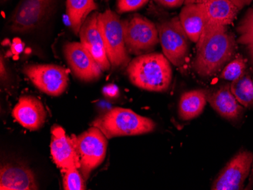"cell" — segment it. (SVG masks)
Instances as JSON below:
<instances>
[{"label":"cell","mask_w":253,"mask_h":190,"mask_svg":"<svg viewBox=\"0 0 253 190\" xmlns=\"http://www.w3.org/2000/svg\"><path fill=\"white\" fill-rule=\"evenodd\" d=\"M197 56L193 69L199 76L210 77L221 71L233 57L237 43L227 26L206 24L197 42Z\"/></svg>","instance_id":"6da1fadb"},{"label":"cell","mask_w":253,"mask_h":190,"mask_svg":"<svg viewBox=\"0 0 253 190\" xmlns=\"http://www.w3.org/2000/svg\"><path fill=\"white\" fill-rule=\"evenodd\" d=\"M126 72L131 83L147 91H166L172 81L170 62L159 52L138 55L126 66Z\"/></svg>","instance_id":"7a4b0ae2"},{"label":"cell","mask_w":253,"mask_h":190,"mask_svg":"<svg viewBox=\"0 0 253 190\" xmlns=\"http://www.w3.org/2000/svg\"><path fill=\"white\" fill-rule=\"evenodd\" d=\"M91 125L99 128L108 140L152 133L156 127L152 119L136 114L131 109L123 108L111 109L96 117Z\"/></svg>","instance_id":"3957f363"},{"label":"cell","mask_w":253,"mask_h":190,"mask_svg":"<svg viewBox=\"0 0 253 190\" xmlns=\"http://www.w3.org/2000/svg\"><path fill=\"white\" fill-rule=\"evenodd\" d=\"M98 26L112 68H126L131 59L125 46L123 20L116 12L107 9L98 14Z\"/></svg>","instance_id":"277c9868"},{"label":"cell","mask_w":253,"mask_h":190,"mask_svg":"<svg viewBox=\"0 0 253 190\" xmlns=\"http://www.w3.org/2000/svg\"><path fill=\"white\" fill-rule=\"evenodd\" d=\"M56 0H21L8 20L10 31L28 34L42 26L52 15Z\"/></svg>","instance_id":"5b68a950"},{"label":"cell","mask_w":253,"mask_h":190,"mask_svg":"<svg viewBox=\"0 0 253 190\" xmlns=\"http://www.w3.org/2000/svg\"><path fill=\"white\" fill-rule=\"evenodd\" d=\"M79 155L80 171L86 181L91 172L106 158L108 139L97 127H92L78 136L72 135Z\"/></svg>","instance_id":"8992f818"},{"label":"cell","mask_w":253,"mask_h":190,"mask_svg":"<svg viewBox=\"0 0 253 190\" xmlns=\"http://www.w3.org/2000/svg\"><path fill=\"white\" fill-rule=\"evenodd\" d=\"M123 26L125 46L130 55L150 53L159 43L157 26L145 17L133 15L123 20Z\"/></svg>","instance_id":"52a82bcc"},{"label":"cell","mask_w":253,"mask_h":190,"mask_svg":"<svg viewBox=\"0 0 253 190\" xmlns=\"http://www.w3.org/2000/svg\"><path fill=\"white\" fill-rule=\"evenodd\" d=\"M156 26L163 54L174 66L181 67L185 63L190 52V39L180 24L179 17L163 21Z\"/></svg>","instance_id":"ba28073f"},{"label":"cell","mask_w":253,"mask_h":190,"mask_svg":"<svg viewBox=\"0 0 253 190\" xmlns=\"http://www.w3.org/2000/svg\"><path fill=\"white\" fill-rule=\"evenodd\" d=\"M23 72L34 86L49 96H61L68 88L69 81L68 70L60 65H29L23 69Z\"/></svg>","instance_id":"9c48e42d"},{"label":"cell","mask_w":253,"mask_h":190,"mask_svg":"<svg viewBox=\"0 0 253 190\" xmlns=\"http://www.w3.org/2000/svg\"><path fill=\"white\" fill-rule=\"evenodd\" d=\"M253 159V152L240 150L216 177L211 190H244V183L251 171Z\"/></svg>","instance_id":"30bf717a"},{"label":"cell","mask_w":253,"mask_h":190,"mask_svg":"<svg viewBox=\"0 0 253 190\" xmlns=\"http://www.w3.org/2000/svg\"><path fill=\"white\" fill-rule=\"evenodd\" d=\"M63 53L72 73L80 80L94 81L102 76L103 71L82 42H66Z\"/></svg>","instance_id":"8fae6325"},{"label":"cell","mask_w":253,"mask_h":190,"mask_svg":"<svg viewBox=\"0 0 253 190\" xmlns=\"http://www.w3.org/2000/svg\"><path fill=\"white\" fill-rule=\"evenodd\" d=\"M98 14L99 12H93L86 18L79 32L80 39L82 45L99 64L102 70L106 72L112 66L98 26Z\"/></svg>","instance_id":"7c38bea8"},{"label":"cell","mask_w":253,"mask_h":190,"mask_svg":"<svg viewBox=\"0 0 253 190\" xmlns=\"http://www.w3.org/2000/svg\"><path fill=\"white\" fill-rule=\"evenodd\" d=\"M51 134V155L57 167L62 171L76 166L80 170L79 155L72 137L67 135L60 126L52 127Z\"/></svg>","instance_id":"4fadbf2b"},{"label":"cell","mask_w":253,"mask_h":190,"mask_svg":"<svg viewBox=\"0 0 253 190\" xmlns=\"http://www.w3.org/2000/svg\"><path fill=\"white\" fill-rule=\"evenodd\" d=\"M12 116L22 127L34 131L43 127L47 114L43 105L38 98L24 96L15 105Z\"/></svg>","instance_id":"5bb4252c"},{"label":"cell","mask_w":253,"mask_h":190,"mask_svg":"<svg viewBox=\"0 0 253 190\" xmlns=\"http://www.w3.org/2000/svg\"><path fill=\"white\" fill-rule=\"evenodd\" d=\"M206 96L208 103L223 118L235 122L242 117L244 106L237 101L230 85H222L212 92L206 90Z\"/></svg>","instance_id":"9a60e30c"},{"label":"cell","mask_w":253,"mask_h":190,"mask_svg":"<svg viewBox=\"0 0 253 190\" xmlns=\"http://www.w3.org/2000/svg\"><path fill=\"white\" fill-rule=\"evenodd\" d=\"M39 189L35 175L29 167L6 164L0 171V190H37Z\"/></svg>","instance_id":"2e32d148"},{"label":"cell","mask_w":253,"mask_h":190,"mask_svg":"<svg viewBox=\"0 0 253 190\" xmlns=\"http://www.w3.org/2000/svg\"><path fill=\"white\" fill-rule=\"evenodd\" d=\"M179 19L190 40L197 43L207 24L201 4L199 2L185 5L182 8Z\"/></svg>","instance_id":"e0dca14e"},{"label":"cell","mask_w":253,"mask_h":190,"mask_svg":"<svg viewBox=\"0 0 253 190\" xmlns=\"http://www.w3.org/2000/svg\"><path fill=\"white\" fill-rule=\"evenodd\" d=\"M200 3L206 15L207 23L227 26L232 23L240 11L229 0H202Z\"/></svg>","instance_id":"ac0fdd59"},{"label":"cell","mask_w":253,"mask_h":190,"mask_svg":"<svg viewBox=\"0 0 253 190\" xmlns=\"http://www.w3.org/2000/svg\"><path fill=\"white\" fill-rule=\"evenodd\" d=\"M207 103L205 89L186 92L182 95L179 101V117L183 120H192L199 117L203 113Z\"/></svg>","instance_id":"d6986e66"},{"label":"cell","mask_w":253,"mask_h":190,"mask_svg":"<svg viewBox=\"0 0 253 190\" xmlns=\"http://www.w3.org/2000/svg\"><path fill=\"white\" fill-rule=\"evenodd\" d=\"M97 8V4L94 0H67V16L75 35H79L86 18Z\"/></svg>","instance_id":"ffe728a7"},{"label":"cell","mask_w":253,"mask_h":190,"mask_svg":"<svg viewBox=\"0 0 253 190\" xmlns=\"http://www.w3.org/2000/svg\"><path fill=\"white\" fill-rule=\"evenodd\" d=\"M231 90L244 107L253 108V75L246 71L242 76L231 82Z\"/></svg>","instance_id":"44dd1931"},{"label":"cell","mask_w":253,"mask_h":190,"mask_svg":"<svg viewBox=\"0 0 253 190\" xmlns=\"http://www.w3.org/2000/svg\"><path fill=\"white\" fill-rule=\"evenodd\" d=\"M239 34L237 42L253 47V8H250L237 28Z\"/></svg>","instance_id":"7402d4cb"},{"label":"cell","mask_w":253,"mask_h":190,"mask_svg":"<svg viewBox=\"0 0 253 190\" xmlns=\"http://www.w3.org/2000/svg\"><path fill=\"white\" fill-rule=\"evenodd\" d=\"M76 166L62 171L63 174V188L65 190H86L85 180Z\"/></svg>","instance_id":"603a6c76"},{"label":"cell","mask_w":253,"mask_h":190,"mask_svg":"<svg viewBox=\"0 0 253 190\" xmlns=\"http://www.w3.org/2000/svg\"><path fill=\"white\" fill-rule=\"evenodd\" d=\"M247 71V65L242 56H237L227 64L221 74V78L228 81H234L244 75Z\"/></svg>","instance_id":"cb8c5ba5"},{"label":"cell","mask_w":253,"mask_h":190,"mask_svg":"<svg viewBox=\"0 0 253 190\" xmlns=\"http://www.w3.org/2000/svg\"><path fill=\"white\" fill-rule=\"evenodd\" d=\"M149 0H117L116 9L118 13L133 12L144 6Z\"/></svg>","instance_id":"d4e9b609"},{"label":"cell","mask_w":253,"mask_h":190,"mask_svg":"<svg viewBox=\"0 0 253 190\" xmlns=\"http://www.w3.org/2000/svg\"><path fill=\"white\" fill-rule=\"evenodd\" d=\"M161 5L168 8H176L185 3V0H154Z\"/></svg>","instance_id":"484cf974"},{"label":"cell","mask_w":253,"mask_h":190,"mask_svg":"<svg viewBox=\"0 0 253 190\" xmlns=\"http://www.w3.org/2000/svg\"><path fill=\"white\" fill-rule=\"evenodd\" d=\"M230 2L234 3L239 9H242L246 5H250L253 0H229Z\"/></svg>","instance_id":"4316f807"},{"label":"cell","mask_w":253,"mask_h":190,"mask_svg":"<svg viewBox=\"0 0 253 190\" xmlns=\"http://www.w3.org/2000/svg\"><path fill=\"white\" fill-rule=\"evenodd\" d=\"M0 75H1V78L2 80H5L7 78V69L6 66H5V62H4L3 55H1V59H0Z\"/></svg>","instance_id":"83f0119b"},{"label":"cell","mask_w":253,"mask_h":190,"mask_svg":"<svg viewBox=\"0 0 253 190\" xmlns=\"http://www.w3.org/2000/svg\"><path fill=\"white\" fill-rule=\"evenodd\" d=\"M252 170L250 172H251V174H250V185H249V187H247V188H251L252 186H253V162H252Z\"/></svg>","instance_id":"f1b7e54d"},{"label":"cell","mask_w":253,"mask_h":190,"mask_svg":"<svg viewBox=\"0 0 253 190\" xmlns=\"http://www.w3.org/2000/svg\"><path fill=\"white\" fill-rule=\"evenodd\" d=\"M249 53H250V57H251L252 62L253 63V47H248Z\"/></svg>","instance_id":"f546056e"},{"label":"cell","mask_w":253,"mask_h":190,"mask_svg":"<svg viewBox=\"0 0 253 190\" xmlns=\"http://www.w3.org/2000/svg\"><path fill=\"white\" fill-rule=\"evenodd\" d=\"M195 0H185V5L190 3H194Z\"/></svg>","instance_id":"4dcf8cb0"},{"label":"cell","mask_w":253,"mask_h":190,"mask_svg":"<svg viewBox=\"0 0 253 190\" xmlns=\"http://www.w3.org/2000/svg\"><path fill=\"white\" fill-rule=\"evenodd\" d=\"M1 1H2V2H7V1H8V0H1Z\"/></svg>","instance_id":"1f68e13d"}]
</instances>
